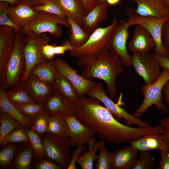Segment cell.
I'll return each instance as SVG.
<instances>
[{"label":"cell","instance_id":"9","mask_svg":"<svg viewBox=\"0 0 169 169\" xmlns=\"http://www.w3.org/2000/svg\"><path fill=\"white\" fill-rule=\"evenodd\" d=\"M44 146L46 156L59 164L63 169L68 166L71 160L69 137L47 133L40 136Z\"/></svg>","mask_w":169,"mask_h":169},{"label":"cell","instance_id":"19","mask_svg":"<svg viewBox=\"0 0 169 169\" xmlns=\"http://www.w3.org/2000/svg\"><path fill=\"white\" fill-rule=\"evenodd\" d=\"M38 13L30 4L22 0L16 6L9 7L8 15L14 23L24 29L36 18Z\"/></svg>","mask_w":169,"mask_h":169},{"label":"cell","instance_id":"3","mask_svg":"<svg viewBox=\"0 0 169 169\" xmlns=\"http://www.w3.org/2000/svg\"><path fill=\"white\" fill-rule=\"evenodd\" d=\"M118 23L117 20L114 18L108 26L98 27L90 34L82 46L79 48L73 47L69 51L70 55L80 60H89L97 58L109 50L110 36L113 29Z\"/></svg>","mask_w":169,"mask_h":169},{"label":"cell","instance_id":"52","mask_svg":"<svg viewBox=\"0 0 169 169\" xmlns=\"http://www.w3.org/2000/svg\"><path fill=\"white\" fill-rule=\"evenodd\" d=\"M162 91L164 94V100L169 107V81L167 82L164 86Z\"/></svg>","mask_w":169,"mask_h":169},{"label":"cell","instance_id":"48","mask_svg":"<svg viewBox=\"0 0 169 169\" xmlns=\"http://www.w3.org/2000/svg\"><path fill=\"white\" fill-rule=\"evenodd\" d=\"M55 44L44 45L42 49V53L44 57L48 60H53L55 57Z\"/></svg>","mask_w":169,"mask_h":169},{"label":"cell","instance_id":"34","mask_svg":"<svg viewBox=\"0 0 169 169\" xmlns=\"http://www.w3.org/2000/svg\"><path fill=\"white\" fill-rule=\"evenodd\" d=\"M32 147L34 156L37 158L46 156L44 146L40 136L30 128H24Z\"/></svg>","mask_w":169,"mask_h":169},{"label":"cell","instance_id":"15","mask_svg":"<svg viewBox=\"0 0 169 169\" xmlns=\"http://www.w3.org/2000/svg\"><path fill=\"white\" fill-rule=\"evenodd\" d=\"M22 83L29 95L36 104H44L55 91L53 85L31 74Z\"/></svg>","mask_w":169,"mask_h":169},{"label":"cell","instance_id":"32","mask_svg":"<svg viewBox=\"0 0 169 169\" xmlns=\"http://www.w3.org/2000/svg\"><path fill=\"white\" fill-rule=\"evenodd\" d=\"M105 141L96 142L93 147L88 151H85L77 159V162L82 169H93L94 163L97 159V151L105 145Z\"/></svg>","mask_w":169,"mask_h":169},{"label":"cell","instance_id":"24","mask_svg":"<svg viewBox=\"0 0 169 169\" xmlns=\"http://www.w3.org/2000/svg\"><path fill=\"white\" fill-rule=\"evenodd\" d=\"M5 89L0 86V109L2 111L8 113L18 121L24 128H30L31 120L23 115L8 99Z\"/></svg>","mask_w":169,"mask_h":169},{"label":"cell","instance_id":"8","mask_svg":"<svg viewBox=\"0 0 169 169\" xmlns=\"http://www.w3.org/2000/svg\"><path fill=\"white\" fill-rule=\"evenodd\" d=\"M129 19L127 21L130 26L136 25L141 26L151 35L155 43L154 54L158 56L167 55L162 40V30L166 18L141 16L136 13L131 8L127 9Z\"/></svg>","mask_w":169,"mask_h":169},{"label":"cell","instance_id":"2","mask_svg":"<svg viewBox=\"0 0 169 169\" xmlns=\"http://www.w3.org/2000/svg\"><path fill=\"white\" fill-rule=\"evenodd\" d=\"M78 64L84 68L81 75L89 80L97 78L104 81L107 85L110 98H115L116 78L123 70V64L118 56L108 50L95 59H79Z\"/></svg>","mask_w":169,"mask_h":169},{"label":"cell","instance_id":"13","mask_svg":"<svg viewBox=\"0 0 169 169\" xmlns=\"http://www.w3.org/2000/svg\"><path fill=\"white\" fill-rule=\"evenodd\" d=\"M53 60L58 71L73 85L80 97L85 96L96 84L97 83L95 82L79 75L76 70L62 59L55 57Z\"/></svg>","mask_w":169,"mask_h":169},{"label":"cell","instance_id":"58","mask_svg":"<svg viewBox=\"0 0 169 169\" xmlns=\"http://www.w3.org/2000/svg\"><path fill=\"white\" fill-rule=\"evenodd\" d=\"M99 2H106V0H98Z\"/></svg>","mask_w":169,"mask_h":169},{"label":"cell","instance_id":"55","mask_svg":"<svg viewBox=\"0 0 169 169\" xmlns=\"http://www.w3.org/2000/svg\"><path fill=\"white\" fill-rule=\"evenodd\" d=\"M109 5L114 6L118 4L121 0H106Z\"/></svg>","mask_w":169,"mask_h":169},{"label":"cell","instance_id":"14","mask_svg":"<svg viewBox=\"0 0 169 169\" xmlns=\"http://www.w3.org/2000/svg\"><path fill=\"white\" fill-rule=\"evenodd\" d=\"M16 32L12 28L0 26V82H4L7 65L13 52Z\"/></svg>","mask_w":169,"mask_h":169},{"label":"cell","instance_id":"5","mask_svg":"<svg viewBox=\"0 0 169 169\" xmlns=\"http://www.w3.org/2000/svg\"><path fill=\"white\" fill-rule=\"evenodd\" d=\"M169 81V70L162 69L161 74L155 82L150 84H143L141 87V93L144 96L143 101L132 114L139 118L151 106L155 105L158 110L168 113L167 106L162 101V91L166 83Z\"/></svg>","mask_w":169,"mask_h":169},{"label":"cell","instance_id":"54","mask_svg":"<svg viewBox=\"0 0 169 169\" xmlns=\"http://www.w3.org/2000/svg\"><path fill=\"white\" fill-rule=\"evenodd\" d=\"M22 0H0V2H4L8 3L10 6H13L17 4Z\"/></svg>","mask_w":169,"mask_h":169},{"label":"cell","instance_id":"44","mask_svg":"<svg viewBox=\"0 0 169 169\" xmlns=\"http://www.w3.org/2000/svg\"><path fill=\"white\" fill-rule=\"evenodd\" d=\"M162 36L164 38L163 46L169 58V15L165 21L162 28Z\"/></svg>","mask_w":169,"mask_h":169},{"label":"cell","instance_id":"11","mask_svg":"<svg viewBox=\"0 0 169 169\" xmlns=\"http://www.w3.org/2000/svg\"><path fill=\"white\" fill-rule=\"evenodd\" d=\"M130 27L127 21L120 20L113 29L108 44L109 50L118 56L126 67L132 65L131 56L128 53L127 46Z\"/></svg>","mask_w":169,"mask_h":169},{"label":"cell","instance_id":"10","mask_svg":"<svg viewBox=\"0 0 169 169\" xmlns=\"http://www.w3.org/2000/svg\"><path fill=\"white\" fill-rule=\"evenodd\" d=\"M86 95L99 100L116 119L119 120L124 119L127 125H136L138 127H145L151 126L148 123L130 114L125 109L115 104L106 95L104 87L100 83H97L95 86Z\"/></svg>","mask_w":169,"mask_h":169},{"label":"cell","instance_id":"47","mask_svg":"<svg viewBox=\"0 0 169 169\" xmlns=\"http://www.w3.org/2000/svg\"><path fill=\"white\" fill-rule=\"evenodd\" d=\"M73 47L71 44L69 38H67L61 45L57 46L55 45L54 47L55 53L56 55L63 56L65 52L69 51L73 49Z\"/></svg>","mask_w":169,"mask_h":169},{"label":"cell","instance_id":"33","mask_svg":"<svg viewBox=\"0 0 169 169\" xmlns=\"http://www.w3.org/2000/svg\"><path fill=\"white\" fill-rule=\"evenodd\" d=\"M0 142L11 131L22 126L16 119L2 111H0Z\"/></svg>","mask_w":169,"mask_h":169},{"label":"cell","instance_id":"53","mask_svg":"<svg viewBox=\"0 0 169 169\" xmlns=\"http://www.w3.org/2000/svg\"><path fill=\"white\" fill-rule=\"evenodd\" d=\"M50 0H32L31 4L32 7L36 6L42 5Z\"/></svg>","mask_w":169,"mask_h":169},{"label":"cell","instance_id":"25","mask_svg":"<svg viewBox=\"0 0 169 169\" xmlns=\"http://www.w3.org/2000/svg\"><path fill=\"white\" fill-rule=\"evenodd\" d=\"M58 72L53 59L37 64L33 68L30 74L46 83L53 85Z\"/></svg>","mask_w":169,"mask_h":169},{"label":"cell","instance_id":"39","mask_svg":"<svg viewBox=\"0 0 169 169\" xmlns=\"http://www.w3.org/2000/svg\"><path fill=\"white\" fill-rule=\"evenodd\" d=\"M154 163L155 159L150 151H141L139 158L131 169H151Z\"/></svg>","mask_w":169,"mask_h":169},{"label":"cell","instance_id":"17","mask_svg":"<svg viewBox=\"0 0 169 169\" xmlns=\"http://www.w3.org/2000/svg\"><path fill=\"white\" fill-rule=\"evenodd\" d=\"M69 132V141L71 146L89 143L96 132L80 122L74 115L65 116Z\"/></svg>","mask_w":169,"mask_h":169},{"label":"cell","instance_id":"51","mask_svg":"<svg viewBox=\"0 0 169 169\" xmlns=\"http://www.w3.org/2000/svg\"><path fill=\"white\" fill-rule=\"evenodd\" d=\"M168 116L162 120L160 125L164 128L165 134L169 137V109L168 110Z\"/></svg>","mask_w":169,"mask_h":169},{"label":"cell","instance_id":"12","mask_svg":"<svg viewBox=\"0 0 169 169\" xmlns=\"http://www.w3.org/2000/svg\"><path fill=\"white\" fill-rule=\"evenodd\" d=\"M131 63L137 75L143 79L146 84L153 83L161 74L160 64L154 54H133Z\"/></svg>","mask_w":169,"mask_h":169},{"label":"cell","instance_id":"49","mask_svg":"<svg viewBox=\"0 0 169 169\" xmlns=\"http://www.w3.org/2000/svg\"><path fill=\"white\" fill-rule=\"evenodd\" d=\"M154 55L158 61L161 68L169 70V58L167 55L158 56Z\"/></svg>","mask_w":169,"mask_h":169},{"label":"cell","instance_id":"20","mask_svg":"<svg viewBox=\"0 0 169 169\" xmlns=\"http://www.w3.org/2000/svg\"><path fill=\"white\" fill-rule=\"evenodd\" d=\"M129 142L131 146L139 151L161 150L169 146V137L164 134L153 133Z\"/></svg>","mask_w":169,"mask_h":169},{"label":"cell","instance_id":"4","mask_svg":"<svg viewBox=\"0 0 169 169\" xmlns=\"http://www.w3.org/2000/svg\"><path fill=\"white\" fill-rule=\"evenodd\" d=\"M25 36L21 32L16 33L14 47L7 65L3 83L0 85L5 89L15 87L21 83L25 65L23 50Z\"/></svg>","mask_w":169,"mask_h":169},{"label":"cell","instance_id":"26","mask_svg":"<svg viewBox=\"0 0 169 169\" xmlns=\"http://www.w3.org/2000/svg\"><path fill=\"white\" fill-rule=\"evenodd\" d=\"M66 17L72 18L80 26L86 15L85 9L80 0H57Z\"/></svg>","mask_w":169,"mask_h":169},{"label":"cell","instance_id":"40","mask_svg":"<svg viewBox=\"0 0 169 169\" xmlns=\"http://www.w3.org/2000/svg\"><path fill=\"white\" fill-rule=\"evenodd\" d=\"M15 106L21 113L31 120L44 111V104L29 103Z\"/></svg>","mask_w":169,"mask_h":169},{"label":"cell","instance_id":"45","mask_svg":"<svg viewBox=\"0 0 169 169\" xmlns=\"http://www.w3.org/2000/svg\"><path fill=\"white\" fill-rule=\"evenodd\" d=\"M160 159L158 169H169V146L160 150Z\"/></svg>","mask_w":169,"mask_h":169},{"label":"cell","instance_id":"22","mask_svg":"<svg viewBox=\"0 0 169 169\" xmlns=\"http://www.w3.org/2000/svg\"><path fill=\"white\" fill-rule=\"evenodd\" d=\"M107 2L98 3L84 17L80 26L87 33L90 34L102 22L108 17Z\"/></svg>","mask_w":169,"mask_h":169},{"label":"cell","instance_id":"41","mask_svg":"<svg viewBox=\"0 0 169 169\" xmlns=\"http://www.w3.org/2000/svg\"><path fill=\"white\" fill-rule=\"evenodd\" d=\"M95 165L96 169H112V155L105 145L100 149Z\"/></svg>","mask_w":169,"mask_h":169},{"label":"cell","instance_id":"30","mask_svg":"<svg viewBox=\"0 0 169 169\" xmlns=\"http://www.w3.org/2000/svg\"><path fill=\"white\" fill-rule=\"evenodd\" d=\"M70 26L71 33L68 38L73 47L79 48L87 40L90 34L86 33L81 27L72 18L67 17Z\"/></svg>","mask_w":169,"mask_h":169},{"label":"cell","instance_id":"36","mask_svg":"<svg viewBox=\"0 0 169 169\" xmlns=\"http://www.w3.org/2000/svg\"><path fill=\"white\" fill-rule=\"evenodd\" d=\"M50 116L49 114L44 111L31 120L30 128L40 136L47 132L48 122Z\"/></svg>","mask_w":169,"mask_h":169},{"label":"cell","instance_id":"29","mask_svg":"<svg viewBox=\"0 0 169 169\" xmlns=\"http://www.w3.org/2000/svg\"><path fill=\"white\" fill-rule=\"evenodd\" d=\"M47 133L56 136L69 137V130L65 116L50 115Z\"/></svg>","mask_w":169,"mask_h":169},{"label":"cell","instance_id":"1","mask_svg":"<svg viewBox=\"0 0 169 169\" xmlns=\"http://www.w3.org/2000/svg\"><path fill=\"white\" fill-rule=\"evenodd\" d=\"M100 102L95 98L84 96L80 97L74 104L77 119L94 130L100 139L110 143L124 144L146 135L158 132L156 125L133 127L121 123Z\"/></svg>","mask_w":169,"mask_h":169},{"label":"cell","instance_id":"42","mask_svg":"<svg viewBox=\"0 0 169 169\" xmlns=\"http://www.w3.org/2000/svg\"><path fill=\"white\" fill-rule=\"evenodd\" d=\"M0 26H6L13 28L16 33L21 31L22 28L14 23L8 15L10 6L8 3L0 2Z\"/></svg>","mask_w":169,"mask_h":169},{"label":"cell","instance_id":"31","mask_svg":"<svg viewBox=\"0 0 169 169\" xmlns=\"http://www.w3.org/2000/svg\"><path fill=\"white\" fill-rule=\"evenodd\" d=\"M8 100L14 105L25 104H36L30 98L22 83L5 92Z\"/></svg>","mask_w":169,"mask_h":169},{"label":"cell","instance_id":"50","mask_svg":"<svg viewBox=\"0 0 169 169\" xmlns=\"http://www.w3.org/2000/svg\"><path fill=\"white\" fill-rule=\"evenodd\" d=\"M83 4L88 13L99 3L98 0H80Z\"/></svg>","mask_w":169,"mask_h":169},{"label":"cell","instance_id":"46","mask_svg":"<svg viewBox=\"0 0 169 169\" xmlns=\"http://www.w3.org/2000/svg\"><path fill=\"white\" fill-rule=\"evenodd\" d=\"M77 148L73 152L71 158L70 163L67 168V169H76V163L78 157L83 152L85 147L82 144L77 146Z\"/></svg>","mask_w":169,"mask_h":169},{"label":"cell","instance_id":"23","mask_svg":"<svg viewBox=\"0 0 169 169\" xmlns=\"http://www.w3.org/2000/svg\"><path fill=\"white\" fill-rule=\"evenodd\" d=\"M138 151L131 146L116 150L112 153V169H131L137 159Z\"/></svg>","mask_w":169,"mask_h":169},{"label":"cell","instance_id":"38","mask_svg":"<svg viewBox=\"0 0 169 169\" xmlns=\"http://www.w3.org/2000/svg\"><path fill=\"white\" fill-rule=\"evenodd\" d=\"M3 146L0 151V166L9 168L15 155L16 145L14 143H9Z\"/></svg>","mask_w":169,"mask_h":169},{"label":"cell","instance_id":"57","mask_svg":"<svg viewBox=\"0 0 169 169\" xmlns=\"http://www.w3.org/2000/svg\"><path fill=\"white\" fill-rule=\"evenodd\" d=\"M31 4L32 0H22Z\"/></svg>","mask_w":169,"mask_h":169},{"label":"cell","instance_id":"27","mask_svg":"<svg viewBox=\"0 0 169 169\" xmlns=\"http://www.w3.org/2000/svg\"><path fill=\"white\" fill-rule=\"evenodd\" d=\"M53 85L56 90L74 104L80 97L73 85L59 71Z\"/></svg>","mask_w":169,"mask_h":169},{"label":"cell","instance_id":"37","mask_svg":"<svg viewBox=\"0 0 169 169\" xmlns=\"http://www.w3.org/2000/svg\"><path fill=\"white\" fill-rule=\"evenodd\" d=\"M38 12H43L55 15L64 19L67 17L57 0H51L38 6L33 7Z\"/></svg>","mask_w":169,"mask_h":169},{"label":"cell","instance_id":"43","mask_svg":"<svg viewBox=\"0 0 169 169\" xmlns=\"http://www.w3.org/2000/svg\"><path fill=\"white\" fill-rule=\"evenodd\" d=\"M45 156L37 158L38 161L34 165V168L36 169H63L58 163L48 157L46 158Z\"/></svg>","mask_w":169,"mask_h":169},{"label":"cell","instance_id":"21","mask_svg":"<svg viewBox=\"0 0 169 169\" xmlns=\"http://www.w3.org/2000/svg\"><path fill=\"white\" fill-rule=\"evenodd\" d=\"M137 5L134 11L141 16L159 18H167L169 15V9L162 0H133Z\"/></svg>","mask_w":169,"mask_h":169},{"label":"cell","instance_id":"18","mask_svg":"<svg viewBox=\"0 0 169 169\" xmlns=\"http://www.w3.org/2000/svg\"><path fill=\"white\" fill-rule=\"evenodd\" d=\"M155 47V41L149 32L141 26L136 25L128 44L129 50L133 54L147 53Z\"/></svg>","mask_w":169,"mask_h":169},{"label":"cell","instance_id":"35","mask_svg":"<svg viewBox=\"0 0 169 169\" xmlns=\"http://www.w3.org/2000/svg\"><path fill=\"white\" fill-rule=\"evenodd\" d=\"M19 142H29L28 137L22 126L14 129L7 135L0 142V144L3 146L9 143Z\"/></svg>","mask_w":169,"mask_h":169},{"label":"cell","instance_id":"6","mask_svg":"<svg viewBox=\"0 0 169 169\" xmlns=\"http://www.w3.org/2000/svg\"><path fill=\"white\" fill-rule=\"evenodd\" d=\"M61 25L70 28L67 19L46 12H38L36 18L30 22L26 28L22 29L21 32L25 35L48 33L53 37L58 38L63 33Z\"/></svg>","mask_w":169,"mask_h":169},{"label":"cell","instance_id":"16","mask_svg":"<svg viewBox=\"0 0 169 169\" xmlns=\"http://www.w3.org/2000/svg\"><path fill=\"white\" fill-rule=\"evenodd\" d=\"M44 110L50 115L53 116H65L70 115H76L77 114L74 104L55 89L44 104Z\"/></svg>","mask_w":169,"mask_h":169},{"label":"cell","instance_id":"56","mask_svg":"<svg viewBox=\"0 0 169 169\" xmlns=\"http://www.w3.org/2000/svg\"><path fill=\"white\" fill-rule=\"evenodd\" d=\"M164 5L169 9V0H162Z\"/></svg>","mask_w":169,"mask_h":169},{"label":"cell","instance_id":"7","mask_svg":"<svg viewBox=\"0 0 169 169\" xmlns=\"http://www.w3.org/2000/svg\"><path fill=\"white\" fill-rule=\"evenodd\" d=\"M25 36L26 42L23 50L25 65L21 83L23 82L29 76L35 65L48 60L43 54L42 49L50 41V37L46 33L28 34Z\"/></svg>","mask_w":169,"mask_h":169},{"label":"cell","instance_id":"28","mask_svg":"<svg viewBox=\"0 0 169 169\" xmlns=\"http://www.w3.org/2000/svg\"><path fill=\"white\" fill-rule=\"evenodd\" d=\"M33 152L30 143L19 146L13 165L14 169H29L31 166Z\"/></svg>","mask_w":169,"mask_h":169}]
</instances>
